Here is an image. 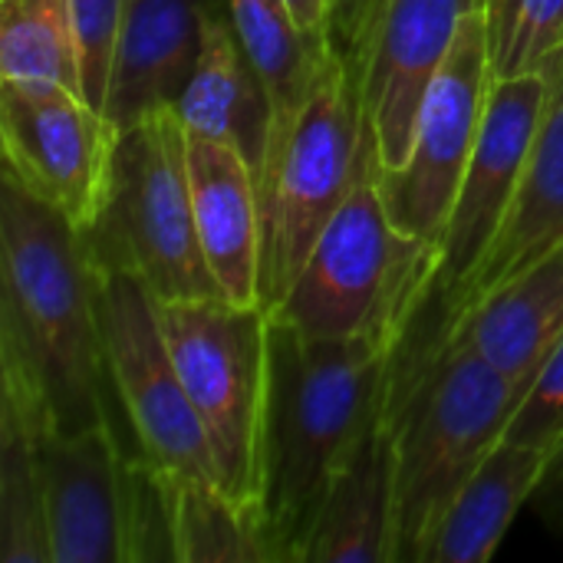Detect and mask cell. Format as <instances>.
Masks as SVG:
<instances>
[{
    "label": "cell",
    "mask_w": 563,
    "mask_h": 563,
    "mask_svg": "<svg viewBox=\"0 0 563 563\" xmlns=\"http://www.w3.org/2000/svg\"><path fill=\"white\" fill-rule=\"evenodd\" d=\"M188 132V129H185ZM188 175L205 261L234 303H261V201L251 165L188 132Z\"/></svg>",
    "instance_id": "cell-19"
},
{
    "label": "cell",
    "mask_w": 563,
    "mask_h": 563,
    "mask_svg": "<svg viewBox=\"0 0 563 563\" xmlns=\"http://www.w3.org/2000/svg\"><path fill=\"white\" fill-rule=\"evenodd\" d=\"M0 79H46L82 92L69 0H0Z\"/></svg>",
    "instance_id": "cell-23"
},
{
    "label": "cell",
    "mask_w": 563,
    "mask_h": 563,
    "mask_svg": "<svg viewBox=\"0 0 563 563\" xmlns=\"http://www.w3.org/2000/svg\"><path fill=\"white\" fill-rule=\"evenodd\" d=\"M0 563H53L43 435L7 402H0Z\"/></svg>",
    "instance_id": "cell-22"
},
{
    "label": "cell",
    "mask_w": 563,
    "mask_h": 563,
    "mask_svg": "<svg viewBox=\"0 0 563 563\" xmlns=\"http://www.w3.org/2000/svg\"><path fill=\"white\" fill-rule=\"evenodd\" d=\"M492 79L544 73L563 53V0H485Z\"/></svg>",
    "instance_id": "cell-24"
},
{
    "label": "cell",
    "mask_w": 563,
    "mask_h": 563,
    "mask_svg": "<svg viewBox=\"0 0 563 563\" xmlns=\"http://www.w3.org/2000/svg\"><path fill=\"white\" fill-rule=\"evenodd\" d=\"M406 336L320 340L271 313L257 442V528L274 563H307L327 492L389 393Z\"/></svg>",
    "instance_id": "cell-2"
},
{
    "label": "cell",
    "mask_w": 563,
    "mask_h": 563,
    "mask_svg": "<svg viewBox=\"0 0 563 563\" xmlns=\"http://www.w3.org/2000/svg\"><path fill=\"white\" fill-rule=\"evenodd\" d=\"M175 563H274L257 518L218 482L168 478Z\"/></svg>",
    "instance_id": "cell-21"
},
{
    "label": "cell",
    "mask_w": 563,
    "mask_h": 563,
    "mask_svg": "<svg viewBox=\"0 0 563 563\" xmlns=\"http://www.w3.org/2000/svg\"><path fill=\"white\" fill-rule=\"evenodd\" d=\"M363 145V92L327 53L310 99L257 178L261 201V307L274 310L300 274L317 238L343 205Z\"/></svg>",
    "instance_id": "cell-6"
},
{
    "label": "cell",
    "mask_w": 563,
    "mask_h": 563,
    "mask_svg": "<svg viewBox=\"0 0 563 563\" xmlns=\"http://www.w3.org/2000/svg\"><path fill=\"white\" fill-rule=\"evenodd\" d=\"M79 238L96 271L135 277L158 303L224 297L201 251L175 109L119 129L99 214Z\"/></svg>",
    "instance_id": "cell-5"
},
{
    "label": "cell",
    "mask_w": 563,
    "mask_h": 563,
    "mask_svg": "<svg viewBox=\"0 0 563 563\" xmlns=\"http://www.w3.org/2000/svg\"><path fill=\"white\" fill-rule=\"evenodd\" d=\"M175 112L188 132L234 148L251 165L257 181L271 145L274 106L231 23L228 3L214 7L205 23L201 56Z\"/></svg>",
    "instance_id": "cell-18"
},
{
    "label": "cell",
    "mask_w": 563,
    "mask_h": 563,
    "mask_svg": "<svg viewBox=\"0 0 563 563\" xmlns=\"http://www.w3.org/2000/svg\"><path fill=\"white\" fill-rule=\"evenodd\" d=\"M482 0H386L366 73L363 122L373 132L379 168H399L409 158L419 109L439 76L459 26Z\"/></svg>",
    "instance_id": "cell-12"
},
{
    "label": "cell",
    "mask_w": 563,
    "mask_h": 563,
    "mask_svg": "<svg viewBox=\"0 0 563 563\" xmlns=\"http://www.w3.org/2000/svg\"><path fill=\"white\" fill-rule=\"evenodd\" d=\"M544 76L548 102L511 211L462 290L445 303H439L432 290L429 310L435 327H449L563 244V53L544 69Z\"/></svg>",
    "instance_id": "cell-14"
},
{
    "label": "cell",
    "mask_w": 563,
    "mask_h": 563,
    "mask_svg": "<svg viewBox=\"0 0 563 563\" xmlns=\"http://www.w3.org/2000/svg\"><path fill=\"white\" fill-rule=\"evenodd\" d=\"M290 16L310 33L327 40V0H284Z\"/></svg>",
    "instance_id": "cell-29"
},
{
    "label": "cell",
    "mask_w": 563,
    "mask_h": 563,
    "mask_svg": "<svg viewBox=\"0 0 563 563\" xmlns=\"http://www.w3.org/2000/svg\"><path fill=\"white\" fill-rule=\"evenodd\" d=\"M389 393L327 492L307 563H396V435Z\"/></svg>",
    "instance_id": "cell-16"
},
{
    "label": "cell",
    "mask_w": 563,
    "mask_h": 563,
    "mask_svg": "<svg viewBox=\"0 0 563 563\" xmlns=\"http://www.w3.org/2000/svg\"><path fill=\"white\" fill-rule=\"evenodd\" d=\"M92 280L109 383L139 452L172 482L208 478L221 485L205 426L162 333L155 297L129 274L92 267Z\"/></svg>",
    "instance_id": "cell-8"
},
{
    "label": "cell",
    "mask_w": 563,
    "mask_h": 563,
    "mask_svg": "<svg viewBox=\"0 0 563 563\" xmlns=\"http://www.w3.org/2000/svg\"><path fill=\"white\" fill-rule=\"evenodd\" d=\"M534 505L544 521L563 528V445L554 452V459L544 472V482L534 492Z\"/></svg>",
    "instance_id": "cell-28"
},
{
    "label": "cell",
    "mask_w": 563,
    "mask_h": 563,
    "mask_svg": "<svg viewBox=\"0 0 563 563\" xmlns=\"http://www.w3.org/2000/svg\"><path fill=\"white\" fill-rule=\"evenodd\" d=\"M155 310L185 393L205 426L221 488L257 518L271 313L261 303H234L228 297L155 300Z\"/></svg>",
    "instance_id": "cell-7"
},
{
    "label": "cell",
    "mask_w": 563,
    "mask_h": 563,
    "mask_svg": "<svg viewBox=\"0 0 563 563\" xmlns=\"http://www.w3.org/2000/svg\"><path fill=\"white\" fill-rule=\"evenodd\" d=\"M69 10H73L76 46H79L82 96L89 106L102 112L109 76H112L119 23H122V0H69Z\"/></svg>",
    "instance_id": "cell-26"
},
{
    "label": "cell",
    "mask_w": 563,
    "mask_h": 563,
    "mask_svg": "<svg viewBox=\"0 0 563 563\" xmlns=\"http://www.w3.org/2000/svg\"><path fill=\"white\" fill-rule=\"evenodd\" d=\"M432 290L435 247L389 221L373 132L363 122L353 185L271 313L320 340L409 333Z\"/></svg>",
    "instance_id": "cell-4"
},
{
    "label": "cell",
    "mask_w": 563,
    "mask_h": 563,
    "mask_svg": "<svg viewBox=\"0 0 563 563\" xmlns=\"http://www.w3.org/2000/svg\"><path fill=\"white\" fill-rule=\"evenodd\" d=\"M426 323L432 343L472 350L528 389L531 376L563 336V244L449 327H435L426 303Z\"/></svg>",
    "instance_id": "cell-17"
},
{
    "label": "cell",
    "mask_w": 563,
    "mask_h": 563,
    "mask_svg": "<svg viewBox=\"0 0 563 563\" xmlns=\"http://www.w3.org/2000/svg\"><path fill=\"white\" fill-rule=\"evenodd\" d=\"M386 0H327V46L363 86L369 46L379 26Z\"/></svg>",
    "instance_id": "cell-27"
},
{
    "label": "cell",
    "mask_w": 563,
    "mask_h": 563,
    "mask_svg": "<svg viewBox=\"0 0 563 563\" xmlns=\"http://www.w3.org/2000/svg\"><path fill=\"white\" fill-rule=\"evenodd\" d=\"M224 0H122V23L106 92V119L129 129L175 109L205 43V23Z\"/></svg>",
    "instance_id": "cell-15"
},
{
    "label": "cell",
    "mask_w": 563,
    "mask_h": 563,
    "mask_svg": "<svg viewBox=\"0 0 563 563\" xmlns=\"http://www.w3.org/2000/svg\"><path fill=\"white\" fill-rule=\"evenodd\" d=\"M551 459L554 452L548 449L501 439L442 515L426 544L422 563L492 561L518 511L534 501Z\"/></svg>",
    "instance_id": "cell-20"
},
{
    "label": "cell",
    "mask_w": 563,
    "mask_h": 563,
    "mask_svg": "<svg viewBox=\"0 0 563 563\" xmlns=\"http://www.w3.org/2000/svg\"><path fill=\"white\" fill-rule=\"evenodd\" d=\"M115 135L82 92L46 79H0L3 175L76 231L99 214Z\"/></svg>",
    "instance_id": "cell-10"
},
{
    "label": "cell",
    "mask_w": 563,
    "mask_h": 563,
    "mask_svg": "<svg viewBox=\"0 0 563 563\" xmlns=\"http://www.w3.org/2000/svg\"><path fill=\"white\" fill-rule=\"evenodd\" d=\"M492 92L485 0L465 13L459 36L429 86L419 109L409 158L399 168H379V191L389 221L422 244H439L455 205L462 175L475 152Z\"/></svg>",
    "instance_id": "cell-9"
},
{
    "label": "cell",
    "mask_w": 563,
    "mask_h": 563,
    "mask_svg": "<svg viewBox=\"0 0 563 563\" xmlns=\"http://www.w3.org/2000/svg\"><path fill=\"white\" fill-rule=\"evenodd\" d=\"M505 439L548 452H558L563 445V336L531 376Z\"/></svg>",
    "instance_id": "cell-25"
},
{
    "label": "cell",
    "mask_w": 563,
    "mask_h": 563,
    "mask_svg": "<svg viewBox=\"0 0 563 563\" xmlns=\"http://www.w3.org/2000/svg\"><path fill=\"white\" fill-rule=\"evenodd\" d=\"M53 563H132L125 452L112 422L43 439Z\"/></svg>",
    "instance_id": "cell-13"
},
{
    "label": "cell",
    "mask_w": 563,
    "mask_h": 563,
    "mask_svg": "<svg viewBox=\"0 0 563 563\" xmlns=\"http://www.w3.org/2000/svg\"><path fill=\"white\" fill-rule=\"evenodd\" d=\"M525 389L472 350L439 346L416 323L393 369L396 563H422L442 515L505 439Z\"/></svg>",
    "instance_id": "cell-3"
},
{
    "label": "cell",
    "mask_w": 563,
    "mask_h": 563,
    "mask_svg": "<svg viewBox=\"0 0 563 563\" xmlns=\"http://www.w3.org/2000/svg\"><path fill=\"white\" fill-rule=\"evenodd\" d=\"M96 280L79 231L3 175L0 402L43 439L109 419Z\"/></svg>",
    "instance_id": "cell-1"
},
{
    "label": "cell",
    "mask_w": 563,
    "mask_h": 563,
    "mask_svg": "<svg viewBox=\"0 0 563 563\" xmlns=\"http://www.w3.org/2000/svg\"><path fill=\"white\" fill-rule=\"evenodd\" d=\"M548 76L492 79L482 132L435 244V300H452L495 244L544 115Z\"/></svg>",
    "instance_id": "cell-11"
}]
</instances>
